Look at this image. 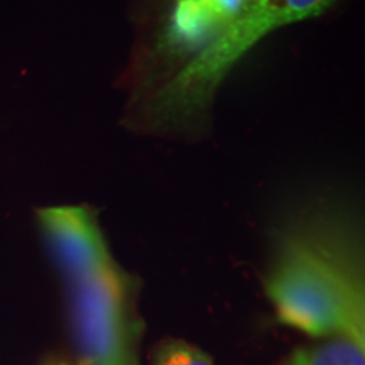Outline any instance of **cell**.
I'll return each mask as SVG.
<instances>
[{"label":"cell","mask_w":365,"mask_h":365,"mask_svg":"<svg viewBox=\"0 0 365 365\" xmlns=\"http://www.w3.org/2000/svg\"><path fill=\"white\" fill-rule=\"evenodd\" d=\"M286 365H365V345L335 335L323 344L298 349Z\"/></svg>","instance_id":"obj_5"},{"label":"cell","mask_w":365,"mask_h":365,"mask_svg":"<svg viewBox=\"0 0 365 365\" xmlns=\"http://www.w3.org/2000/svg\"><path fill=\"white\" fill-rule=\"evenodd\" d=\"M153 365H215L207 352L185 340H166L159 345Z\"/></svg>","instance_id":"obj_6"},{"label":"cell","mask_w":365,"mask_h":365,"mask_svg":"<svg viewBox=\"0 0 365 365\" xmlns=\"http://www.w3.org/2000/svg\"><path fill=\"white\" fill-rule=\"evenodd\" d=\"M36 222L65 276L83 362L130 365L134 279L113 259L97 210L83 203L49 205L36 210Z\"/></svg>","instance_id":"obj_3"},{"label":"cell","mask_w":365,"mask_h":365,"mask_svg":"<svg viewBox=\"0 0 365 365\" xmlns=\"http://www.w3.org/2000/svg\"><path fill=\"white\" fill-rule=\"evenodd\" d=\"M264 291L282 325L365 345L362 254L341 205L313 200L276 234Z\"/></svg>","instance_id":"obj_1"},{"label":"cell","mask_w":365,"mask_h":365,"mask_svg":"<svg viewBox=\"0 0 365 365\" xmlns=\"http://www.w3.org/2000/svg\"><path fill=\"white\" fill-rule=\"evenodd\" d=\"M252 0H170L140 27L117 80L124 103L135 102L166 83L212 43Z\"/></svg>","instance_id":"obj_4"},{"label":"cell","mask_w":365,"mask_h":365,"mask_svg":"<svg viewBox=\"0 0 365 365\" xmlns=\"http://www.w3.org/2000/svg\"><path fill=\"white\" fill-rule=\"evenodd\" d=\"M81 365H95V364H86V362H81Z\"/></svg>","instance_id":"obj_8"},{"label":"cell","mask_w":365,"mask_h":365,"mask_svg":"<svg viewBox=\"0 0 365 365\" xmlns=\"http://www.w3.org/2000/svg\"><path fill=\"white\" fill-rule=\"evenodd\" d=\"M335 4L336 0H252L166 83L124 103L120 125L148 139L203 143L213 130L217 95L250 49L274 31L323 16Z\"/></svg>","instance_id":"obj_2"},{"label":"cell","mask_w":365,"mask_h":365,"mask_svg":"<svg viewBox=\"0 0 365 365\" xmlns=\"http://www.w3.org/2000/svg\"><path fill=\"white\" fill-rule=\"evenodd\" d=\"M44 365H68L66 362H48V364H44Z\"/></svg>","instance_id":"obj_7"}]
</instances>
